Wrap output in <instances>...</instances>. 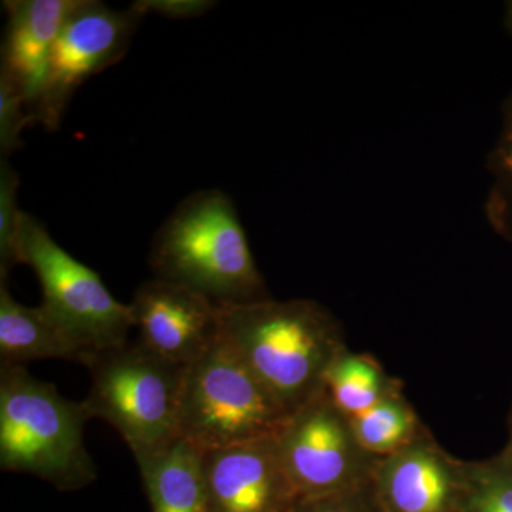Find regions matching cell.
Returning <instances> with one entry per match:
<instances>
[{
	"label": "cell",
	"instance_id": "6da1fadb",
	"mask_svg": "<svg viewBox=\"0 0 512 512\" xmlns=\"http://www.w3.org/2000/svg\"><path fill=\"white\" fill-rule=\"evenodd\" d=\"M220 339L291 416L322 392L348 346L339 320L311 299L220 306Z\"/></svg>",
	"mask_w": 512,
	"mask_h": 512
},
{
	"label": "cell",
	"instance_id": "7a4b0ae2",
	"mask_svg": "<svg viewBox=\"0 0 512 512\" xmlns=\"http://www.w3.org/2000/svg\"><path fill=\"white\" fill-rule=\"evenodd\" d=\"M151 269L218 306L271 298L234 202L225 192L198 191L178 205L154 238Z\"/></svg>",
	"mask_w": 512,
	"mask_h": 512
},
{
	"label": "cell",
	"instance_id": "3957f363",
	"mask_svg": "<svg viewBox=\"0 0 512 512\" xmlns=\"http://www.w3.org/2000/svg\"><path fill=\"white\" fill-rule=\"evenodd\" d=\"M92 419L86 403L72 402L25 366H0V468L29 474L60 491L96 481L97 467L84 444Z\"/></svg>",
	"mask_w": 512,
	"mask_h": 512
},
{
	"label": "cell",
	"instance_id": "277c9868",
	"mask_svg": "<svg viewBox=\"0 0 512 512\" xmlns=\"http://www.w3.org/2000/svg\"><path fill=\"white\" fill-rule=\"evenodd\" d=\"M86 367L92 375L84 400L90 416L119 431L136 461L181 439L184 366L157 356L137 340L96 353Z\"/></svg>",
	"mask_w": 512,
	"mask_h": 512
},
{
	"label": "cell",
	"instance_id": "5b68a950",
	"mask_svg": "<svg viewBox=\"0 0 512 512\" xmlns=\"http://www.w3.org/2000/svg\"><path fill=\"white\" fill-rule=\"evenodd\" d=\"M291 414L220 338L185 366L180 437L201 451L275 439Z\"/></svg>",
	"mask_w": 512,
	"mask_h": 512
},
{
	"label": "cell",
	"instance_id": "8992f818",
	"mask_svg": "<svg viewBox=\"0 0 512 512\" xmlns=\"http://www.w3.org/2000/svg\"><path fill=\"white\" fill-rule=\"evenodd\" d=\"M18 255L42 286L40 308L83 348L99 353L128 343L134 328L130 306L117 301L99 274L64 251L26 212L20 215Z\"/></svg>",
	"mask_w": 512,
	"mask_h": 512
},
{
	"label": "cell",
	"instance_id": "52a82bcc",
	"mask_svg": "<svg viewBox=\"0 0 512 512\" xmlns=\"http://www.w3.org/2000/svg\"><path fill=\"white\" fill-rule=\"evenodd\" d=\"M276 446L301 501L365 487L380 460L363 450L349 417L323 389L292 414Z\"/></svg>",
	"mask_w": 512,
	"mask_h": 512
},
{
	"label": "cell",
	"instance_id": "ba28073f",
	"mask_svg": "<svg viewBox=\"0 0 512 512\" xmlns=\"http://www.w3.org/2000/svg\"><path fill=\"white\" fill-rule=\"evenodd\" d=\"M141 19L143 15L131 6L117 12L96 0H80L53 47L33 119L57 130L76 90L123 59Z\"/></svg>",
	"mask_w": 512,
	"mask_h": 512
},
{
	"label": "cell",
	"instance_id": "9c48e42d",
	"mask_svg": "<svg viewBox=\"0 0 512 512\" xmlns=\"http://www.w3.org/2000/svg\"><path fill=\"white\" fill-rule=\"evenodd\" d=\"M128 306L138 342L175 365H191L220 338V306L185 286L144 282Z\"/></svg>",
	"mask_w": 512,
	"mask_h": 512
},
{
	"label": "cell",
	"instance_id": "30bf717a",
	"mask_svg": "<svg viewBox=\"0 0 512 512\" xmlns=\"http://www.w3.org/2000/svg\"><path fill=\"white\" fill-rule=\"evenodd\" d=\"M208 512H293L302 503L275 439L202 451Z\"/></svg>",
	"mask_w": 512,
	"mask_h": 512
},
{
	"label": "cell",
	"instance_id": "8fae6325",
	"mask_svg": "<svg viewBox=\"0 0 512 512\" xmlns=\"http://www.w3.org/2000/svg\"><path fill=\"white\" fill-rule=\"evenodd\" d=\"M464 460L451 456L429 427L377 461L373 488L384 512H460Z\"/></svg>",
	"mask_w": 512,
	"mask_h": 512
},
{
	"label": "cell",
	"instance_id": "7c38bea8",
	"mask_svg": "<svg viewBox=\"0 0 512 512\" xmlns=\"http://www.w3.org/2000/svg\"><path fill=\"white\" fill-rule=\"evenodd\" d=\"M80 0H9L2 70L32 109L45 86L50 56Z\"/></svg>",
	"mask_w": 512,
	"mask_h": 512
},
{
	"label": "cell",
	"instance_id": "4fadbf2b",
	"mask_svg": "<svg viewBox=\"0 0 512 512\" xmlns=\"http://www.w3.org/2000/svg\"><path fill=\"white\" fill-rule=\"evenodd\" d=\"M96 353L83 348L40 308L13 299L0 281V366H25L37 360H69L87 366Z\"/></svg>",
	"mask_w": 512,
	"mask_h": 512
},
{
	"label": "cell",
	"instance_id": "5bb4252c",
	"mask_svg": "<svg viewBox=\"0 0 512 512\" xmlns=\"http://www.w3.org/2000/svg\"><path fill=\"white\" fill-rule=\"evenodd\" d=\"M151 512H208L202 451L183 439L137 461Z\"/></svg>",
	"mask_w": 512,
	"mask_h": 512
},
{
	"label": "cell",
	"instance_id": "9a60e30c",
	"mask_svg": "<svg viewBox=\"0 0 512 512\" xmlns=\"http://www.w3.org/2000/svg\"><path fill=\"white\" fill-rule=\"evenodd\" d=\"M323 390L330 402L352 419L404 389L402 380L390 376L375 356L352 352L346 346L326 370Z\"/></svg>",
	"mask_w": 512,
	"mask_h": 512
},
{
	"label": "cell",
	"instance_id": "2e32d148",
	"mask_svg": "<svg viewBox=\"0 0 512 512\" xmlns=\"http://www.w3.org/2000/svg\"><path fill=\"white\" fill-rule=\"evenodd\" d=\"M357 441L376 458L392 456L423 430L424 424L403 392L390 394L365 413L350 419Z\"/></svg>",
	"mask_w": 512,
	"mask_h": 512
},
{
	"label": "cell",
	"instance_id": "e0dca14e",
	"mask_svg": "<svg viewBox=\"0 0 512 512\" xmlns=\"http://www.w3.org/2000/svg\"><path fill=\"white\" fill-rule=\"evenodd\" d=\"M460 512H512V456L507 448L485 460H464Z\"/></svg>",
	"mask_w": 512,
	"mask_h": 512
},
{
	"label": "cell",
	"instance_id": "ac0fdd59",
	"mask_svg": "<svg viewBox=\"0 0 512 512\" xmlns=\"http://www.w3.org/2000/svg\"><path fill=\"white\" fill-rule=\"evenodd\" d=\"M487 165L491 187L485 201V215L498 235L512 241V94L505 101L500 133Z\"/></svg>",
	"mask_w": 512,
	"mask_h": 512
},
{
	"label": "cell",
	"instance_id": "d6986e66",
	"mask_svg": "<svg viewBox=\"0 0 512 512\" xmlns=\"http://www.w3.org/2000/svg\"><path fill=\"white\" fill-rule=\"evenodd\" d=\"M19 177L8 160H0V281H8L10 269L19 264Z\"/></svg>",
	"mask_w": 512,
	"mask_h": 512
},
{
	"label": "cell",
	"instance_id": "ffe728a7",
	"mask_svg": "<svg viewBox=\"0 0 512 512\" xmlns=\"http://www.w3.org/2000/svg\"><path fill=\"white\" fill-rule=\"evenodd\" d=\"M35 121L16 84L0 72V154L9 157L22 146V131Z\"/></svg>",
	"mask_w": 512,
	"mask_h": 512
},
{
	"label": "cell",
	"instance_id": "44dd1931",
	"mask_svg": "<svg viewBox=\"0 0 512 512\" xmlns=\"http://www.w3.org/2000/svg\"><path fill=\"white\" fill-rule=\"evenodd\" d=\"M293 512H384L377 500L373 481L345 493L302 501Z\"/></svg>",
	"mask_w": 512,
	"mask_h": 512
},
{
	"label": "cell",
	"instance_id": "7402d4cb",
	"mask_svg": "<svg viewBox=\"0 0 512 512\" xmlns=\"http://www.w3.org/2000/svg\"><path fill=\"white\" fill-rule=\"evenodd\" d=\"M217 2L210 0H138L131 5L141 15L157 13L168 19H192L210 12Z\"/></svg>",
	"mask_w": 512,
	"mask_h": 512
},
{
	"label": "cell",
	"instance_id": "603a6c76",
	"mask_svg": "<svg viewBox=\"0 0 512 512\" xmlns=\"http://www.w3.org/2000/svg\"><path fill=\"white\" fill-rule=\"evenodd\" d=\"M504 26L507 32L512 36V2L505 3Z\"/></svg>",
	"mask_w": 512,
	"mask_h": 512
},
{
	"label": "cell",
	"instance_id": "cb8c5ba5",
	"mask_svg": "<svg viewBox=\"0 0 512 512\" xmlns=\"http://www.w3.org/2000/svg\"><path fill=\"white\" fill-rule=\"evenodd\" d=\"M507 448L508 451H510L511 453V456H512V404H511V412H510V416H508V443H507Z\"/></svg>",
	"mask_w": 512,
	"mask_h": 512
}]
</instances>
